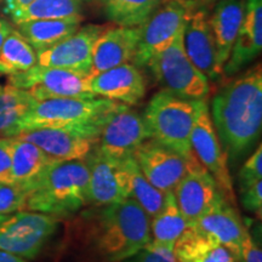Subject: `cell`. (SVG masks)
Returning <instances> with one entry per match:
<instances>
[{
	"mask_svg": "<svg viewBox=\"0 0 262 262\" xmlns=\"http://www.w3.org/2000/svg\"><path fill=\"white\" fill-rule=\"evenodd\" d=\"M209 111L227 157L237 160L255 145L261 133V63L225 84L212 97Z\"/></svg>",
	"mask_w": 262,
	"mask_h": 262,
	"instance_id": "obj_1",
	"label": "cell"
},
{
	"mask_svg": "<svg viewBox=\"0 0 262 262\" xmlns=\"http://www.w3.org/2000/svg\"><path fill=\"white\" fill-rule=\"evenodd\" d=\"M83 248L90 262H123L150 241V219L134 199L84 212Z\"/></svg>",
	"mask_w": 262,
	"mask_h": 262,
	"instance_id": "obj_2",
	"label": "cell"
},
{
	"mask_svg": "<svg viewBox=\"0 0 262 262\" xmlns=\"http://www.w3.org/2000/svg\"><path fill=\"white\" fill-rule=\"evenodd\" d=\"M88 160L57 162L26 188L24 210L60 217L70 216L88 202Z\"/></svg>",
	"mask_w": 262,
	"mask_h": 262,
	"instance_id": "obj_3",
	"label": "cell"
},
{
	"mask_svg": "<svg viewBox=\"0 0 262 262\" xmlns=\"http://www.w3.org/2000/svg\"><path fill=\"white\" fill-rule=\"evenodd\" d=\"M199 100H187L166 90L150 98L143 112V122L150 139L186 158L194 155L191 147V131Z\"/></svg>",
	"mask_w": 262,
	"mask_h": 262,
	"instance_id": "obj_4",
	"label": "cell"
},
{
	"mask_svg": "<svg viewBox=\"0 0 262 262\" xmlns=\"http://www.w3.org/2000/svg\"><path fill=\"white\" fill-rule=\"evenodd\" d=\"M120 102L103 97L50 98L37 101L16 126L14 136L38 127H80L102 125ZM12 136V137H14Z\"/></svg>",
	"mask_w": 262,
	"mask_h": 262,
	"instance_id": "obj_5",
	"label": "cell"
},
{
	"mask_svg": "<svg viewBox=\"0 0 262 262\" xmlns=\"http://www.w3.org/2000/svg\"><path fill=\"white\" fill-rule=\"evenodd\" d=\"M185 29V28H183ZM163 90L187 100H205L209 79L189 60L183 47V31L168 48L156 55L147 64Z\"/></svg>",
	"mask_w": 262,
	"mask_h": 262,
	"instance_id": "obj_6",
	"label": "cell"
},
{
	"mask_svg": "<svg viewBox=\"0 0 262 262\" xmlns=\"http://www.w3.org/2000/svg\"><path fill=\"white\" fill-rule=\"evenodd\" d=\"M58 227V217L28 210L0 215V250L33 260Z\"/></svg>",
	"mask_w": 262,
	"mask_h": 262,
	"instance_id": "obj_7",
	"label": "cell"
},
{
	"mask_svg": "<svg viewBox=\"0 0 262 262\" xmlns=\"http://www.w3.org/2000/svg\"><path fill=\"white\" fill-rule=\"evenodd\" d=\"M191 147L199 163L214 178L226 201L233 206L237 205L227 153L216 134L205 100H199L196 108L191 131Z\"/></svg>",
	"mask_w": 262,
	"mask_h": 262,
	"instance_id": "obj_8",
	"label": "cell"
},
{
	"mask_svg": "<svg viewBox=\"0 0 262 262\" xmlns=\"http://www.w3.org/2000/svg\"><path fill=\"white\" fill-rule=\"evenodd\" d=\"M193 6L195 5L189 0H164L145 24L140 26V40L134 64L147 67L156 55L168 48L183 31Z\"/></svg>",
	"mask_w": 262,
	"mask_h": 262,
	"instance_id": "obj_9",
	"label": "cell"
},
{
	"mask_svg": "<svg viewBox=\"0 0 262 262\" xmlns=\"http://www.w3.org/2000/svg\"><path fill=\"white\" fill-rule=\"evenodd\" d=\"M8 84L27 90L37 101L50 98H94L89 77L56 67L35 64L21 73L9 75Z\"/></svg>",
	"mask_w": 262,
	"mask_h": 262,
	"instance_id": "obj_10",
	"label": "cell"
},
{
	"mask_svg": "<svg viewBox=\"0 0 262 262\" xmlns=\"http://www.w3.org/2000/svg\"><path fill=\"white\" fill-rule=\"evenodd\" d=\"M102 125L38 127L21 131L14 137L34 143L47 155L60 162H73L86 159L93 153L98 145Z\"/></svg>",
	"mask_w": 262,
	"mask_h": 262,
	"instance_id": "obj_11",
	"label": "cell"
},
{
	"mask_svg": "<svg viewBox=\"0 0 262 262\" xmlns=\"http://www.w3.org/2000/svg\"><path fill=\"white\" fill-rule=\"evenodd\" d=\"M148 139L149 131L142 116L131 106L120 103L104 120L97 149L108 158L122 162Z\"/></svg>",
	"mask_w": 262,
	"mask_h": 262,
	"instance_id": "obj_12",
	"label": "cell"
},
{
	"mask_svg": "<svg viewBox=\"0 0 262 262\" xmlns=\"http://www.w3.org/2000/svg\"><path fill=\"white\" fill-rule=\"evenodd\" d=\"M133 157L147 180L164 193L173 191L196 159L194 155L186 158L153 139L141 143Z\"/></svg>",
	"mask_w": 262,
	"mask_h": 262,
	"instance_id": "obj_13",
	"label": "cell"
},
{
	"mask_svg": "<svg viewBox=\"0 0 262 262\" xmlns=\"http://www.w3.org/2000/svg\"><path fill=\"white\" fill-rule=\"evenodd\" d=\"M106 26L86 25L57 42L54 47L37 52V64L56 67L89 77L95 41Z\"/></svg>",
	"mask_w": 262,
	"mask_h": 262,
	"instance_id": "obj_14",
	"label": "cell"
},
{
	"mask_svg": "<svg viewBox=\"0 0 262 262\" xmlns=\"http://www.w3.org/2000/svg\"><path fill=\"white\" fill-rule=\"evenodd\" d=\"M183 47L192 63L210 80L222 77L214 35L209 22L208 6H193L183 29Z\"/></svg>",
	"mask_w": 262,
	"mask_h": 262,
	"instance_id": "obj_15",
	"label": "cell"
},
{
	"mask_svg": "<svg viewBox=\"0 0 262 262\" xmlns=\"http://www.w3.org/2000/svg\"><path fill=\"white\" fill-rule=\"evenodd\" d=\"M172 192L180 211L188 225L198 220L224 196L214 178L199 163L198 158L192 163L187 173Z\"/></svg>",
	"mask_w": 262,
	"mask_h": 262,
	"instance_id": "obj_16",
	"label": "cell"
},
{
	"mask_svg": "<svg viewBox=\"0 0 262 262\" xmlns=\"http://www.w3.org/2000/svg\"><path fill=\"white\" fill-rule=\"evenodd\" d=\"M89 88L95 96L136 106L147 93V83L136 64L123 63L89 77Z\"/></svg>",
	"mask_w": 262,
	"mask_h": 262,
	"instance_id": "obj_17",
	"label": "cell"
},
{
	"mask_svg": "<svg viewBox=\"0 0 262 262\" xmlns=\"http://www.w3.org/2000/svg\"><path fill=\"white\" fill-rule=\"evenodd\" d=\"M262 50V0H244L243 19L237 38L222 68V75L231 78L241 73Z\"/></svg>",
	"mask_w": 262,
	"mask_h": 262,
	"instance_id": "obj_18",
	"label": "cell"
},
{
	"mask_svg": "<svg viewBox=\"0 0 262 262\" xmlns=\"http://www.w3.org/2000/svg\"><path fill=\"white\" fill-rule=\"evenodd\" d=\"M86 160L89 165V205H110L129 198L125 188L122 162L108 158L97 149V147Z\"/></svg>",
	"mask_w": 262,
	"mask_h": 262,
	"instance_id": "obj_19",
	"label": "cell"
},
{
	"mask_svg": "<svg viewBox=\"0 0 262 262\" xmlns=\"http://www.w3.org/2000/svg\"><path fill=\"white\" fill-rule=\"evenodd\" d=\"M139 40L140 27L104 29L95 41L89 77L133 61Z\"/></svg>",
	"mask_w": 262,
	"mask_h": 262,
	"instance_id": "obj_20",
	"label": "cell"
},
{
	"mask_svg": "<svg viewBox=\"0 0 262 262\" xmlns=\"http://www.w3.org/2000/svg\"><path fill=\"white\" fill-rule=\"evenodd\" d=\"M214 237L228 249L237 262H241V248L248 229L245 227L235 206L226 201L225 196L191 224Z\"/></svg>",
	"mask_w": 262,
	"mask_h": 262,
	"instance_id": "obj_21",
	"label": "cell"
},
{
	"mask_svg": "<svg viewBox=\"0 0 262 262\" xmlns=\"http://www.w3.org/2000/svg\"><path fill=\"white\" fill-rule=\"evenodd\" d=\"M11 168L10 185L27 188L35 182L49 168L60 160L54 159L44 150L28 141L11 137Z\"/></svg>",
	"mask_w": 262,
	"mask_h": 262,
	"instance_id": "obj_22",
	"label": "cell"
},
{
	"mask_svg": "<svg viewBox=\"0 0 262 262\" xmlns=\"http://www.w3.org/2000/svg\"><path fill=\"white\" fill-rule=\"evenodd\" d=\"M173 255L176 262H237L220 242L192 225L173 245Z\"/></svg>",
	"mask_w": 262,
	"mask_h": 262,
	"instance_id": "obj_23",
	"label": "cell"
},
{
	"mask_svg": "<svg viewBox=\"0 0 262 262\" xmlns=\"http://www.w3.org/2000/svg\"><path fill=\"white\" fill-rule=\"evenodd\" d=\"M244 0H217L209 22L214 35L217 61L224 68L237 38L243 19Z\"/></svg>",
	"mask_w": 262,
	"mask_h": 262,
	"instance_id": "obj_24",
	"label": "cell"
},
{
	"mask_svg": "<svg viewBox=\"0 0 262 262\" xmlns=\"http://www.w3.org/2000/svg\"><path fill=\"white\" fill-rule=\"evenodd\" d=\"M83 17L61 19H33L17 26V31L35 51L49 49L64 40L79 29Z\"/></svg>",
	"mask_w": 262,
	"mask_h": 262,
	"instance_id": "obj_25",
	"label": "cell"
},
{
	"mask_svg": "<svg viewBox=\"0 0 262 262\" xmlns=\"http://www.w3.org/2000/svg\"><path fill=\"white\" fill-rule=\"evenodd\" d=\"M122 169L127 196L134 199L146 211L149 219L155 217L163 208L165 193L156 188L147 180L133 156L122 160Z\"/></svg>",
	"mask_w": 262,
	"mask_h": 262,
	"instance_id": "obj_26",
	"label": "cell"
},
{
	"mask_svg": "<svg viewBox=\"0 0 262 262\" xmlns=\"http://www.w3.org/2000/svg\"><path fill=\"white\" fill-rule=\"evenodd\" d=\"M150 220V243L171 249L188 227V222L180 211L172 191L165 193L163 208Z\"/></svg>",
	"mask_w": 262,
	"mask_h": 262,
	"instance_id": "obj_27",
	"label": "cell"
},
{
	"mask_svg": "<svg viewBox=\"0 0 262 262\" xmlns=\"http://www.w3.org/2000/svg\"><path fill=\"white\" fill-rule=\"evenodd\" d=\"M37 102L27 90L18 89L12 85L0 90V139L14 136L16 126L31 107Z\"/></svg>",
	"mask_w": 262,
	"mask_h": 262,
	"instance_id": "obj_28",
	"label": "cell"
},
{
	"mask_svg": "<svg viewBox=\"0 0 262 262\" xmlns=\"http://www.w3.org/2000/svg\"><path fill=\"white\" fill-rule=\"evenodd\" d=\"M108 19L122 27H140L164 0H101Z\"/></svg>",
	"mask_w": 262,
	"mask_h": 262,
	"instance_id": "obj_29",
	"label": "cell"
},
{
	"mask_svg": "<svg viewBox=\"0 0 262 262\" xmlns=\"http://www.w3.org/2000/svg\"><path fill=\"white\" fill-rule=\"evenodd\" d=\"M37 64V51L14 29L0 48V74L21 73Z\"/></svg>",
	"mask_w": 262,
	"mask_h": 262,
	"instance_id": "obj_30",
	"label": "cell"
},
{
	"mask_svg": "<svg viewBox=\"0 0 262 262\" xmlns=\"http://www.w3.org/2000/svg\"><path fill=\"white\" fill-rule=\"evenodd\" d=\"M83 17L81 0H33L28 6L12 16L15 25L33 19H61Z\"/></svg>",
	"mask_w": 262,
	"mask_h": 262,
	"instance_id": "obj_31",
	"label": "cell"
},
{
	"mask_svg": "<svg viewBox=\"0 0 262 262\" xmlns=\"http://www.w3.org/2000/svg\"><path fill=\"white\" fill-rule=\"evenodd\" d=\"M25 187L10 183H0V215L24 210L26 201Z\"/></svg>",
	"mask_w": 262,
	"mask_h": 262,
	"instance_id": "obj_32",
	"label": "cell"
},
{
	"mask_svg": "<svg viewBox=\"0 0 262 262\" xmlns=\"http://www.w3.org/2000/svg\"><path fill=\"white\" fill-rule=\"evenodd\" d=\"M262 180V147L258 143L254 153L245 160L238 173L239 189H243L251 183Z\"/></svg>",
	"mask_w": 262,
	"mask_h": 262,
	"instance_id": "obj_33",
	"label": "cell"
},
{
	"mask_svg": "<svg viewBox=\"0 0 262 262\" xmlns=\"http://www.w3.org/2000/svg\"><path fill=\"white\" fill-rule=\"evenodd\" d=\"M123 262H176L173 249L149 243Z\"/></svg>",
	"mask_w": 262,
	"mask_h": 262,
	"instance_id": "obj_34",
	"label": "cell"
},
{
	"mask_svg": "<svg viewBox=\"0 0 262 262\" xmlns=\"http://www.w3.org/2000/svg\"><path fill=\"white\" fill-rule=\"evenodd\" d=\"M241 191L242 204L248 211L254 212L258 219L262 214V180L251 183Z\"/></svg>",
	"mask_w": 262,
	"mask_h": 262,
	"instance_id": "obj_35",
	"label": "cell"
},
{
	"mask_svg": "<svg viewBox=\"0 0 262 262\" xmlns=\"http://www.w3.org/2000/svg\"><path fill=\"white\" fill-rule=\"evenodd\" d=\"M241 262H262L261 245L251 237L249 231L241 248Z\"/></svg>",
	"mask_w": 262,
	"mask_h": 262,
	"instance_id": "obj_36",
	"label": "cell"
},
{
	"mask_svg": "<svg viewBox=\"0 0 262 262\" xmlns=\"http://www.w3.org/2000/svg\"><path fill=\"white\" fill-rule=\"evenodd\" d=\"M11 137L0 139V183H9L11 168Z\"/></svg>",
	"mask_w": 262,
	"mask_h": 262,
	"instance_id": "obj_37",
	"label": "cell"
},
{
	"mask_svg": "<svg viewBox=\"0 0 262 262\" xmlns=\"http://www.w3.org/2000/svg\"><path fill=\"white\" fill-rule=\"evenodd\" d=\"M33 0H5L4 2V12L10 18L19 11H22L26 6H28Z\"/></svg>",
	"mask_w": 262,
	"mask_h": 262,
	"instance_id": "obj_38",
	"label": "cell"
},
{
	"mask_svg": "<svg viewBox=\"0 0 262 262\" xmlns=\"http://www.w3.org/2000/svg\"><path fill=\"white\" fill-rule=\"evenodd\" d=\"M14 27H12V25L10 24V22L6 21V19H3L0 18V48H2L3 42L6 39V37L14 31Z\"/></svg>",
	"mask_w": 262,
	"mask_h": 262,
	"instance_id": "obj_39",
	"label": "cell"
},
{
	"mask_svg": "<svg viewBox=\"0 0 262 262\" xmlns=\"http://www.w3.org/2000/svg\"><path fill=\"white\" fill-rule=\"evenodd\" d=\"M0 262H28V260L18 256V255L0 250Z\"/></svg>",
	"mask_w": 262,
	"mask_h": 262,
	"instance_id": "obj_40",
	"label": "cell"
},
{
	"mask_svg": "<svg viewBox=\"0 0 262 262\" xmlns=\"http://www.w3.org/2000/svg\"><path fill=\"white\" fill-rule=\"evenodd\" d=\"M189 2H192L195 6H208L211 3L217 2V0H189Z\"/></svg>",
	"mask_w": 262,
	"mask_h": 262,
	"instance_id": "obj_41",
	"label": "cell"
},
{
	"mask_svg": "<svg viewBox=\"0 0 262 262\" xmlns=\"http://www.w3.org/2000/svg\"><path fill=\"white\" fill-rule=\"evenodd\" d=\"M81 2H85V3H93V2H96V0H81Z\"/></svg>",
	"mask_w": 262,
	"mask_h": 262,
	"instance_id": "obj_42",
	"label": "cell"
},
{
	"mask_svg": "<svg viewBox=\"0 0 262 262\" xmlns=\"http://www.w3.org/2000/svg\"><path fill=\"white\" fill-rule=\"evenodd\" d=\"M2 88H3V86H2V85H0V90H2Z\"/></svg>",
	"mask_w": 262,
	"mask_h": 262,
	"instance_id": "obj_43",
	"label": "cell"
},
{
	"mask_svg": "<svg viewBox=\"0 0 262 262\" xmlns=\"http://www.w3.org/2000/svg\"><path fill=\"white\" fill-rule=\"evenodd\" d=\"M0 2H2V0H0Z\"/></svg>",
	"mask_w": 262,
	"mask_h": 262,
	"instance_id": "obj_44",
	"label": "cell"
}]
</instances>
